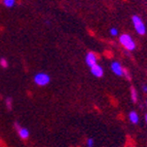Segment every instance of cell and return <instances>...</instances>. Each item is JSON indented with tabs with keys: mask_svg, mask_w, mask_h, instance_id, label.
Returning a JSON list of instances; mask_svg holds the SVG:
<instances>
[{
	"mask_svg": "<svg viewBox=\"0 0 147 147\" xmlns=\"http://www.w3.org/2000/svg\"><path fill=\"white\" fill-rule=\"evenodd\" d=\"M111 70L114 74H116L117 76H123V71L125 68H123V66L120 65V63L118 62H113L111 64Z\"/></svg>",
	"mask_w": 147,
	"mask_h": 147,
	"instance_id": "obj_4",
	"label": "cell"
},
{
	"mask_svg": "<svg viewBox=\"0 0 147 147\" xmlns=\"http://www.w3.org/2000/svg\"><path fill=\"white\" fill-rule=\"evenodd\" d=\"M91 72L94 76L96 77H102L104 74V70L102 68V66H100L99 64H96L94 66L91 67Z\"/></svg>",
	"mask_w": 147,
	"mask_h": 147,
	"instance_id": "obj_7",
	"label": "cell"
},
{
	"mask_svg": "<svg viewBox=\"0 0 147 147\" xmlns=\"http://www.w3.org/2000/svg\"><path fill=\"white\" fill-rule=\"evenodd\" d=\"M129 117H130V120L132 123H139V115L136 111H131L130 114H129Z\"/></svg>",
	"mask_w": 147,
	"mask_h": 147,
	"instance_id": "obj_8",
	"label": "cell"
},
{
	"mask_svg": "<svg viewBox=\"0 0 147 147\" xmlns=\"http://www.w3.org/2000/svg\"><path fill=\"white\" fill-rule=\"evenodd\" d=\"M15 125H16V129H18V134H19V136H20L22 139L26 140V139H28V138H29L30 133H29V130H28V129L20 127L18 123H16Z\"/></svg>",
	"mask_w": 147,
	"mask_h": 147,
	"instance_id": "obj_5",
	"label": "cell"
},
{
	"mask_svg": "<svg viewBox=\"0 0 147 147\" xmlns=\"http://www.w3.org/2000/svg\"><path fill=\"white\" fill-rule=\"evenodd\" d=\"M131 99L134 103H136L138 100V94H137V91H136L135 88H131Z\"/></svg>",
	"mask_w": 147,
	"mask_h": 147,
	"instance_id": "obj_9",
	"label": "cell"
},
{
	"mask_svg": "<svg viewBox=\"0 0 147 147\" xmlns=\"http://www.w3.org/2000/svg\"><path fill=\"white\" fill-rule=\"evenodd\" d=\"M110 34L112 35V36H116V35L118 34V30L116 29V28H111V29H110Z\"/></svg>",
	"mask_w": 147,
	"mask_h": 147,
	"instance_id": "obj_13",
	"label": "cell"
},
{
	"mask_svg": "<svg viewBox=\"0 0 147 147\" xmlns=\"http://www.w3.org/2000/svg\"><path fill=\"white\" fill-rule=\"evenodd\" d=\"M97 60H98L97 55L92 52L88 53L86 56V63L88 64V66H90V68H91L92 66H94V65H96V64H98L97 63Z\"/></svg>",
	"mask_w": 147,
	"mask_h": 147,
	"instance_id": "obj_6",
	"label": "cell"
},
{
	"mask_svg": "<svg viewBox=\"0 0 147 147\" xmlns=\"http://www.w3.org/2000/svg\"><path fill=\"white\" fill-rule=\"evenodd\" d=\"M146 104H147V103H146Z\"/></svg>",
	"mask_w": 147,
	"mask_h": 147,
	"instance_id": "obj_18",
	"label": "cell"
},
{
	"mask_svg": "<svg viewBox=\"0 0 147 147\" xmlns=\"http://www.w3.org/2000/svg\"><path fill=\"white\" fill-rule=\"evenodd\" d=\"M132 22L133 25H134V28H135V30L137 31L138 34L144 35L146 33V27H145V25L141 18L138 17V16H133Z\"/></svg>",
	"mask_w": 147,
	"mask_h": 147,
	"instance_id": "obj_2",
	"label": "cell"
},
{
	"mask_svg": "<svg viewBox=\"0 0 147 147\" xmlns=\"http://www.w3.org/2000/svg\"><path fill=\"white\" fill-rule=\"evenodd\" d=\"M123 76H125V77H127L129 80L132 78V77H131V75H130V73H129V71H127V69H125V71H123Z\"/></svg>",
	"mask_w": 147,
	"mask_h": 147,
	"instance_id": "obj_15",
	"label": "cell"
},
{
	"mask_svg": "<svg viewBox=\"0 0 147 147\" xmlns=\"http://www.w3.org/2000/svg\"><path fill=\"white\" fill-rule=\"evenodd\" d=\"M0 66L2 67V68H7L8 67L7 60L4 59V58H1V59H0Z\"/></svg>",
	"mask_w": 147,
	"mask_h": 147,
	"instance_id": "obj_11",
	"label": "cell"
},
{
	"mask_svg": "<svg viewBox=\"0 0 147 147\" xmlns=\"http://www.w3.org/2000/svg\"><path fill=\"white\" fill-rule=\"evenodd\" d=\"M86 145H88V147H94V139H93V138H90V139H88Z\"/></svg>",
	"mask_w": 147,
	"mask_h": 147,
	"instance_id": "obj_14",
	"label": "cell"
},
{
	"mask_svg": "<svg viewBox=\"0 0 147 147\" xmlns=\"http://www.w3.org/2000/svg\"><path fill=\"white\" fill-rule=\"evenodd\" d=\"M5 104H6V107L8 109H11L12 107V99L11 98H6L5 99Z\"/></svg>",
	"mask_w": 147,
	"mask_h": 147,
	"instance_id": "obj_12",
	"label": "cell"
},
{
	"mask_svg": "<svg viewBox=\"0 0 147 147\" xmlns=\"http://www.w3.org/2000/svg\"><path fill=\"white\" fill-rule=\"evenodd\" d=\"M119 42L120 44L127 51H134L136 49V43L133 40V38L129 34H121L119 36Z\"/></svg>",
	"mask_w": 147,
	"mask_h": 147,
	"instance_id": "obj_1",
	"label": "cell"
},
{
	"mask_svg": "<svg viewBox=\"0 0 147 147\" xmlns=\"http://www.w3.org/2000/svg\"><path fill=\"white\" fill-rule=\"evenodd\" d=\"M142 90H143V92H144V93H147V86H146V84H144V86H142Z\"/></svg>",
	"mask_w": 147,
	"mask_h": 147,
	"instance_id": "obj_16",
	"label": "cell"
},
{
	"mask_svg": "<svg viewBox=\"0 0 147 147\" xmlns=\"http://www.w3.org/2000/svg\"><path fill=\"white\" fill-rule=\"evenodd\" d=\"M145 120H146V123H147V114L145 115Z\"/></svg>",
	"mask_w": 147,
	"mask_h": 147,
	"instance_id": "obj_17",
	"label": "cell"
},
{
	"mask_svg": "<svg viewBox=\"0 0 147 147\" xmlns=\"http://www.w3.org/2000/svg\"><path fill=\"white\" fill-rule=\"evenodd\" d=\"M49 81H51V77H49V74L44 73V72H39L34 76V82L37 86H47V84H49Z\"/></svg>",
	"mask_w": 147,
	"mask_h": 147,
	"instance_id": "obj_3",
	"label": "cell"
},
{
	"mask_svg": "<svg viewBox=\"0 0 147 147\" xmlns=\"http://www.w3.org/2000/svg\"><path fill=\"white\" fill-rule=\"evenodd\" d=\"M16 3V0H3V4L6 6V7H12Z\"/></svg>",
	"mask_w": 147,
	"mask_h": 147,
	"instance_id": "obj_10",
	"label": "cell"
}]
</instances>
